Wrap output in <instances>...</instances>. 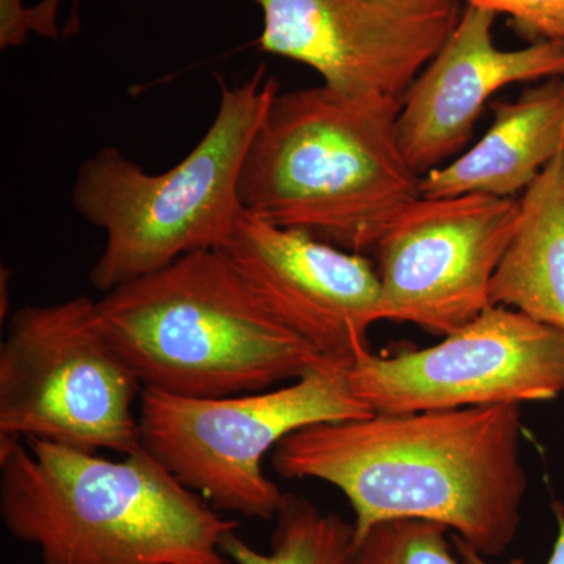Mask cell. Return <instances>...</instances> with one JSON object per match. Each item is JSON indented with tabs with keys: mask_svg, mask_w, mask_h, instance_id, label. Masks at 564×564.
<instances>
[{
	"mask_svg": "<svg viewBox=\"0 0 564 564\" xmlns=\"http://www.w3.org/2000/svg\"><path fill=\"white\" fill-rule=\"evenodd\" d=\"M496 17L467 6L444 46L402 96L397 141L417 176L464 151L494 93L516 82L564 76V41L499 50L492 39Z\"/></svg>",
	"mask_w": 564,
	"mask_h": 564,
	"instance_id": "7c38bea8",
	"label": "cell"
},
{
	"mask_svg": "<svg viewBox=\"0 0 564 564\" xmlns=\"http://www.w3.org/2000/svg\"><path fill=\"white\" fill-rule=\"evenodd\" d=\"M0 519L41 564H232L223 518L150 452L102 458L0 437Z\"/></svg>",
	"mask_w": 564,
	"mask_h": 564,
	"instance_id": "7a4b0ae2",
	"label": "cell"
},
{
	"mask_svg": "<svg viewBox=\"0 0 564 564\" xmlns=\"http://www.w3.org/2000/svg\"><path fill=\"white\" fill-rule=\"evenodd\" d=\"M496 14H507L511 28L530 43L564 41V0H459Z\"/></svg>",
	"mask_w": 564,
	"mask_h": 564,
	"instance_id": "e0dca14e",
	"label": "cell"
},
{
	"mask_svg": "<svg viewBox=\"0 0 564 564\" xmlns=\"http://www.w3.org/2000/svg\"><path fill=\"white\" fill-rule=\"evenodd\" d=\"M519 203L518 229L492 278V306L511 307L564 334V152Z\"/></svg>",
	"mask_w": 564,
	"mask_h": 564,
	"instance_id": "5bb4252c",
	"label": "cell"
},
{
	"mask_svg": "<svg viewBox=\"0 0 564 564\" xmlns=\"http://www.w3.org/2000/svg\"><path fill=\"white\" fill-rule=\"evenodd\" d=\"M267 554L256 551L236 532L221 549L232 564H347L355 529L340 516L325 513L296 494H284Z\"/></svg>",
	"mask_w": 564,
	"mask_h": 564,
	"instance_id": "9a60e30c",
	"label": "cell"
},
{
	"mask_svg": "<svg viewBox=\"0 0 564 564\" xmlns=\"http://www.w3.org/2000/svg\"><path fill=\"white\" fill-rule=\"evenodd\" d=\"M521 203L489 195L419 198L378 243L380 321L448 336L491 303V282L513 240Z\"/></svg>",
	"mask_w": 564,
	"mask_h": 564,
	"instance_id": "9c48e42d",
	"label": "cell"
},
{
	"mask_svg": "<svg viewBox=\"0 0 564 564\" xmlns=\"http://www.w3.org/2000/svg\"><path fill=\"white\" fill-rule=\"evenodd\" d=\"M218 251L267 310L328 361L348 369L369 350L367 333L381 322V282L366 256L245 209Z\"/></svg>",
	"mask_w": 564,
	"mask_h": 564,
	"instance_id": "8fae6325",
	"label": "cell"
},
{
	"mask_svg": "<svg viewBox=\"0 0 564 564\" xmlns=\"http://www.w3.org/2000/svg\"><path fill=\"white\" fill-rule=\"evenodd\" d=\"M402 99L314 87L278 93L245 158L248 214L340 250L375 251L421 195L397 141Z\"/></svg>",
	"mask_w": 564,
	"mask_h": 564,
	"instance_id": "3957f363",
	"label": "cell"
},
{
	"mask_svg": "<svg viewBox=\"0 0 564 564\" xmlns=\"http://www.w3.org/2000/svg\"><path fill=\"white\" fill-rule=\"evenodd\" d=\"M521 404H496L314 423L284 437L272 464L288 480L339 489L355 543L383 522L417 519L491 558L521 525Z\"/></svg>",
	"mask_w": 564,
	"mask_h": 564,
	"instance_id": "6da1fadb",
	"label": "cell"
},
{
	"mask_svg": "<svg viewBox=\"0 0 564 564\" xmlns=\"http://www.w3.org/2000/svg\"><path fill=\"white\" fill-rule=\"evenodd\" d=\"M484 139L462 158L421 177L422 198L525 192L564 152V76L529 88L518 101L494 102Z\"/></svg>",
	"mask_w": 564,
	"mask_h": 564,
	"instance_id": "4fadbf2b",
	"label": "cell"
},
{
	"mask_svg": "<svg viewBox=\"0 0 564 564\" xmlns=\"http://www.w3.org/2000/svg\"><path fill=\"white\" fill-rule=\"evenodd\" d=\"M552 510H554L555 519H556V538L554 543V549H552V554L549 556L547 563L545 564H564V507L563 503L554 502L552 505ZM454 543L456 547V552H458L459 558H462L463 564H492L489 562V558H486L485 555L478 554L477 551H474L470 545L463 543L462 540L454 536ZM505 564H525L524 560H511V562Z\"/></svg>",
	"mask_w": 564,
	"mask_h": 564,
	"instance_id": "ac0fdd59",
	"label": "cell"
},
{
	"mask_svg": "<svg viewBox=\"0 0 564 564\" xmlns=\"http://www.w3.org/2000/svg\"><path fill=\"white\" fill-rule=\"evenodd\" d=\"M137 375L88 296L24 306L0 347V437L132 455L143 448Z\"/></svg>",
	"mask_w": 564,
	"mask_h": 564,
	"instance_id": "52a82bcc",
	"label": "cell"
},
{
	"mask_svg": "<svg viewBox=\"0 0 564 564\" xmlns=\"http://www.w3.org/2000/svg\"><path fill=\"white\" fill-rule=\"evenodd\" d=\"M454 540V538H452ZM347 564H463L448 530L417 519L373 527L352 544Z\"/></svg>",
	"mask_w": 564,
	"mask_h": 564,
	"instance_id": "2e32d148",
	"label": "cell"
},
{
	"mask_svg": "<svg viewBox=\"0 0 564 564\" xmlns=\"http://www.w3.org/2000/svg\"><path fill=\"white\" fill-rule=\"evenodd\" d=\"M259 47L345 95L402 99L462 20L459 0H254Z\"/></svg>",
	"mask_w": 564,
	"mask_h": 564,
	"instance_id": "30bf717a",
	"label": "cell"
},
{
	"mask_svg": "<svg viewBox=\"0 0 564 564\" xmlns=\"http://www.w3.org/2000/svg\"><path fill=\"white\" fill-rule=\"evenodd\" d=\"M209 131L169 172L152 174L117 148L82 163L73 188L76 210L106 234L90 272L111 292L158 272L182 256L220 250L243 212L239 187L245 158L274 96L263 66L242 84L220 85Z\"/></svg>",
	"mask_w": 564,
	"mask_h": 564,
	"instance_id": "5b68a950",
	"label": "cell"
},
{
	"mask_svg": "<svg viewBox=\"0 0 564 564\" xmlns=\"http://www.w3.org/2000/svg\"><path fill=\"white\" fill-rule=\"evenodd\" d=\"M98 310L143 389L220 399L334 364L285 328L218 250L182 256L113 289Z\"/></svg>",
	"mask_w": 564,
	"mask_h": 564,
	"instance_id": "277c9868",
	"label": "cell"
},
{
	"mask_svg": "<svg viewBox=\"0 0 564 564\" xmlns=\"http://www.w3.org/2000/svg\"><path fill=\"white\" fill-rule=\"evenodd\" d=\"M2 13H0V47H17L24 44L25 35L22 31V17H24V7L21 0H2L0 3Z\"/></svg>",
	"mask_w": 564,
	"mask_h": 564,
	"instance_id": "d6986e66",
	"label": "cell"
},
{
	"mask_svg": "<svg viewBox=\"0 0 564 564\" xmlns=\"http://www.w3.org/2000/svg\"><path fill=\"white\" fill-rule=\"evenodd\" d=\"M347 380L378 414L551 402L564 392V334L491 306L433 347L362 351Z\"/></svg>",
	"mask_w": 564,
	"mask_h": 564,
	"instance_id": "ba28073f",
	"label": "cell"
},
{
	"mask_svg": "<svg viewBox=\"0 0 564 564\" xmlns=\"http://www.w3.org/2000/svg\"><path fill=\"white\" fill-rule=\"evenodd\" d=\"M372 414L352 392L347 369L329 364L285 388L220 399L143 389L139 421L144 451L185 488L215 510L272 521L284 492L263 474L265 455L314 423Z\"/></svg>",
	"mask_w": 564,
	"mask_h": 564,
	"instance_id": "8992f818",
	"label": "cell"
}]
</instances>
